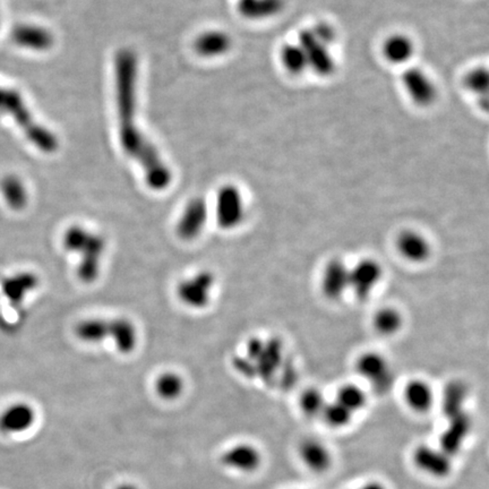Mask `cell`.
<instances>
[{"instance_id":"1","label":"cell","mask_w":489,"mask_h":489,"mask_svg":"<svg viewBox=\"0 0 489 489\" xmlns=\"http://www.w3.org/2000/svg\"><path fill=\"white\" fill-rule=\"evenodd\" d=\"M114 76L121 149L143 169L147 186L155 192H162L170 186L172 174L138 125V61L133 50L127 48L118 50L114 61Z\"/></svg>"},{"instance_id":"2","label":"cell","mask_w":489,"mask_h":489,"mask_svg":"<svg viewBox=\"0 0 489 489\" xmlns=\"http://www.w3.org/2000/svg\"><path fill=\"white\" fill-rule=\"evenodd\" d=\"M63 246L65 250L78 255L80 258L78 279L83 284H93L100 275L103 255L106 252V239L80 224H74L64 234Z\"/></svg>"},{"instance_id":"3","label":"cell","mask_w":489,"mask_h":489,"mask_svg":"<svg viewBox=\"0 0 489 489\" xmlns=\"http://www.w3.org/2000/svg\"><path fill=\"white\" fill-rule=\"evenodd\" d=\"M0 114L8 115L18 123L26 138L44 153H54L59 147L57 136L35 121L16 90L0 86Z\"/></svg>"},{"instance_id":"4","label":"cell","mask_w":489,"mask_h":489,"mask_svg":"<svg viewBox=\"0 0 489 489\" xmlns=\"http://www.w3.org/2000/svg\"><path fill=\"white\" fill-rule=\"evenodd\" d=\"M217 222L221 229L234 230L245 220V202L235 185H224L219 189L215 206Z\"/></svg>"},{"instance_id":"5","label":"cell","mask_w":489,"mask_h":489,"mask_svg":"<svg viewBox=\"0 0 489 489\" xmlns=\"http://www.w3.org/2000/svg\"><path fill=\"white\" fill-rule=\"evenodd\" d=\"M215 284V274L211 271L204 270L181 281L176 288V294L178 299L187 307L203 309L211 301Z\"/></svg>"},{"instance_id":"6","label":"cell","mask_w":489,"mask_h":489,"mask_svg":"<svg viewBox=\"0 0 489 489\" xmlns=\"http://www.w3.org/2000/svg\"><path fill=\"white\" fill-rule=\"evenodd\" d=\"M383 267L374 258H363L349 270V291L357 299L365 301L372 296L383 279Z\"/></svg>"},{"instance_id":"7","label":"cell","mask_w":489,"mask_h":489,"mask_svg":"<svg viewBox=\"0 0 489 489\" xmlns=\"http://www.w3.org/2000/svg\"><path fill=\"white\" fill-rule=\"evenodd\" d=\"M298 43L306 54L308 68L322 78H329L335 72V61L330 52V47L320 42L310 29L303 30L299 33Z\"/></svg>"},{"instance_id":"8","label":"cell","mask_w":489,"mask_h":489,"mask_svg":"<svg viewBox=\"0 0 489 489\" xmlns=\"http://www.w3.org/2000/svg\"><path fill=\"white\" fill-rule=\"evenodd\" d=\"M358 374L372 384L378 392H384L393 383V373L387 358L378 352H363L356 363Z\"/></svg>"},{"instance_id":"9","label":"cell","mask_w":489,"mask_h":489,"mask_svg":"<svg viewBox=\"0 0 489 489\" xmlns=\"http://www.w3.org/2000/svg\"><path fill=\"white\" fill-rule=\"evenodd\" d=\"M207 221V205L204 198H194L185 206L181 217L176 224L178 237L183 241H193L198 239Z\"/></svg>"},{"instance_id":"10","label":"cell","mask_w":489,"mask_h":489,"mask_svg":"<svg viewBox=\"0 0 489 489\" xmlns=\"http://www.w3.org/2000/svg\"><path fill=\"white\" fill-rule=\"evenodd\" d=\"M349 266L340 258H332L320 274V291L329 301H337L349 291Z\"/></svg>"},{"instance_id":"11","label":"cell","mask_w":489,"mask_h":489,"mask_svg":"<svg viewBox=\"0 0 489 489\" xmlns=\"http://www.w3.org/2000/svg\"><path fill=\"white\" fill-rule=\"evenodd\" d=\"M395 249L406 262L423 264L432 256V243L426 236L416 230L401 231L395 239Z\"/></svg>"},{"instance_id":"12","label":"cell","mask_w":489,"mask_h":489,"mask_svg":"<svg viewBox=\"0 0 489 489\" xmlns=\"http://www.w3.org/2000/svg\"><path fill=\"white\" fill-rule=\"evenodd\" d=\"M402 83L410 99L419 107H428L437 97V90L432 78L423 69L411 67L404 71Z\"/></svg>"},{"instance_id":"13","label":"cell","mask_w":489,"mask_h":489,"mask_svg":"<svg viewBox=\"0 0 489 489\" xmlns=\"http://www.w3.org/2000/svg\"><path fill=\"white\" fill-rule=\"evenodd\" d=\"M37 421V412L31 404L15 402L0 413V432L5 435H20L32 428Z\"/></svg>"},{"instance_id":"14","label":"cell","mask_w":489,"mask_h":489,"mask_svg":"<svg viewBox=\"0 0 489 489\" xmlns=\"http://www.w3.org/2000/svg\"><path fill=\"white\" fill-rule=\"evenodd\" d=\"M451 457L441 449L419 445L412 453V460L418 469L435 478H445L452 471Z\"/></svg>"},{"instance_id":"15","label":"cell","mask_w":489,"mask_h":489,"mask_svg":"<svg viewBox=\"0 0 489 489\" xmlns=\"http://www.w3.org/2000/svg\"><path fill=\"white\" fill-rule=\"evenodd\" d=\"M12 40L16 46L32 52H47L52 49L54 37L52 32L35 24H20L12 31Z\"/></svg>"},{"instance_id":"16","label":"cell","mask_w":489,"mask_h":489,"mask_svg":"<svg viewBox=\"0 0 489 489\" xmlns=\"http://www.w3.org/2000/svg\"><path fill=\"white\" fill-rule=\"evenodd\" d=\"M221 464L229 469L239 472H253L260 468L262 454L260 449L250 444H237L224 451Z\"/></svg>"},{"instance_id":"17","label":"cell","mask_w":489,"mask_h":489,"mask_svg":"<svg viewBox=\"0 0 489 489\" xmlns=\"http://www.w3.org/2000/svg\"><path fill=\"white\" fill-rule=\"evenodd\" d=\"M39 278L32 272H18L5 279L1 284V291L9 303L20 306L25 298L39 286Z\"/></svg>"},{"instance_id":"18","label":"cell","mask_w":489,"mask_h":489,"mask_svg":"<svg viewBox=\"0 0 489 489\" xmlns=\"http://www.w3.org/2000/svg\"><path fill=\"white\" fill-rule=\"evenodd\" d=\"M470 429H471V421L464 412L449 418V427L442 435L440 449L451 458L453 455L458 454L469 435Z\"/></svg>"},{"instance_id":"19","label":"cell","mask_w":489,"mask_h":489,"mask_svg":"<svg viewBox=\"0 0 489 489\" xmlns=\"http://www.w3.org/2000/svg\"><path fill=\"white\" fill-rule=\"evenodd\" d=\"M404 399L412 411L425 413L434 404V391L430 384L421 378L410 380L404 390Z\"/></svg>"},{"instance_id":"20","label":"cell","mask_w":489,"mask_h":489,"mask_svg":"<svg viewBox=\"0 0 489 489\" xmlns=\"http://www.w3.org/2000/svg\"><path fill=\"white\" fill-rule=\"evenodd\" d=\"M110 339L114 341L118 351L125 355L136 349L138 333L136 326L128 318H117L110 320Z\"/></svg>"},{"instance_id":"21","label":"cell","mask_w":489,"mask_h":489,"mask_svg":"<svg viewBox=\"0 0 489 489\" xmlns=\"http://www.w3.org/2000/svg\"><path fill=\"white\" fill-rule=\"evenodd\" d=\"M232 47L231 37L222 31H206L196 37L195 52L202 57L215 58L226 54Z\"/></svg>"},{"instance_id":"22","label":"cell","mask_w":489,"mask_h":489,"mask_svg":"<svg viewBox=\"0 0 489 489\" xmlns=\"http://www.w3.org/2000/svg\"><path fill=\"white\" fill-rule=\"evenodd\" d=\"M299 457L303 464L314 472H325L332 464V455L323 443L307 440L299 447Z\"/></svg>"},{"instance_id":"23","label":"cell","mask_w":489,"mask_h":489,"mask_svg":"<svg viewBox=\"0 0 489 489\" xmlns=\"http://www.w3.org/2000/svg\"><path fill=\"white\" fill-rule=\"evenodd\" d=\"M0 193L4 202L13 211H22L29 203V192L20 177L7 175L0 181Z\"/></svg>"},{"instance_id":"24","label":"cell","mask_w":489,"mask_h":489,"mask_svg":"<svg viewBox=\"0 0 489 489\" xmlns=\"http://www.w3.org/2000/svg\"><path fill=\"white\" fill-rule=\"evenodd\" d=\"M238 12L247 20H265L280 14L284 0H239Z\"/></svg>"},{"instance_id":"25","label":"cell","mask_w":489,"mask_h":489,"mask_svg":"<svg viewBox=\"0 0 489 489\" xmlns=\"http://www.w3.org/2000/svg\"><path fill=\"white\" fill-rule=\"evenodd\" d=\"M383 56L393 65H404L411 59L415 54V44L409 37L404 35H393L383 43Z\"/></svg>"},{"instance_id":"26","label":"cell","mask_w":489,"mask_h":489,"mask_svg":"<svg viewBox=\"0 0 489 489\" xmlns=\"http://www.w3.org/2000/svg\"><path fill=\"white\" fill-rule=\"evenodd\" d=\"M75 335L84 344H95L110 339V320L86 318L80 320L74 329Z\"/></svg>"},{"instance_id":"27","label":"cell","mask_w":489,"mask_h":489,"mask_svg":"<svg viewBox=\"0 0 489 489\" xmlns=\"http://www.w3.org/2000/svg\"><path fill=\"white\" fill-rule=\"evenodd\" d=\"M375 331L382 337H392L400 332L404 326V316L395 307H382L373 318Z\"/></svg>"},{"instance_id":"28","label":"cell","mask_w":489,"mask_h":489,"mask_svg":"<svg viewBox=\"0 0 489 489\" xmlns=\"http://www.w3.org/2000/svg\"><path fill=\"white\" fill-rule=\"evenodd\" d=\"M281 63L289 74L299 76L308 69L306 54L299 43H286L280 52Z\"/></svg>"},{"instance_id":"29","label":"cell","mask_w":489,"mask_h":489,"mask_svg":"<svg viewBox=\"0 0 489 489\" xmlns=\"http://www.w3.org/2000/svg\"><path fill=\"white\" fill-rule=\"evenodd\" d=\"M335 401L355 415L366 406L367 394L357 384L348 383L338 390Z\"/></svg>"},{"instance_id":"30","label":"cell","mask_w":489,"mask_h":489,"mask_svg":"<svg viewBox=\"0 0 489 489\" xmlns=\"http://www.w3.org/2000/svg\"><path fill=\"white\" fill-rule=\"evenodd\" d=\"M183 389L185 382L177 373H162L155 382V391L164 400H176L183 394Z\"/></svg>"},{"instance_id":"31","label":"cell","mask_w":489,"mask_h":489,"mask_svg":"<svg viewBox=\"0 0 489 489\" xmlns=\"http://www.w3.org/2000/svg\"><path fill=\"white\" fill-rule=\"evenodd\" d=\"M320 415L323 417L324 421L333 428H344L348 426L354 418V413L337 401L330 404L326 402Z\"/></svg>"},{"instance_id":"32","label":"cell","mask_w":489,"mask_h":489,"mask_svg":"<svg viewBox=\"0 0 489 489\" xmlns=\"http://www.w3.org/2000/svg\"><path fill=\"white\" fill-rule=\"evenodd\" d=\"M464 83L470 91L479 95L481 99L488 104L487 93H488L489 74L487 68L478 67V68L472 69L471 72L466 75Z\"/></svg>"},{"instance_id":"33","label":"cell","mask_w":489,"mask_h":489,"mask_svg":"<svg viewBox=\"0 0 489 489\" xmlns=\"http://www.w3.org/2000/svg\"><path fill=\"white\" fill-rule=\"evenodd\" d=\"M325 404L326 401L324 399V395L318 389H307L301 394V400H299L301 409L303 410L305 415L309 416V417L320 415Z\"/></svg>"},{"instance_id":"34","label":"cell","mask_w":489,"mask_h":489,"mask_svg":"<svg viewBox=\"0 0 489 489\" xmlns=\"http://www.w3.org/2000/svg\"><path fill=\"white\" fill-rule=\"evenodd\" d=\"M315 37H318L320 42H323L327 47L332 46L337 39V32L332 25L326 22H320L314 28L310 29Z\"/></svg>"},{"instance_id":"35","label":"cell","mask_w":489,"mask_h":489,"mask_svg":"<svg viewBox=\"0 0 489 489\" xmlns=\"http://www.w3.org/2000/svg\"><path fill=\"white\" fill-rule=\"evenodd\" d=\"M356 489H387V487L384 486L383 483H378V481H370V483H365L363 486L358 487Z\"/></svg>"},{"instance_id":"36","label":"cell","mask_w":489,"mask_h":489,"mask_svg":"<svg viewBox=\"0 0 489 489\" xmlns=\"http://www.w3.org/2000/svg\"><path fill=\"white\" fill-rule=\"evenodd\" d=\"M117 489H138V487L129 485V483H125V485H121V486L118 487Z\"/></svg>"}]
</instances>
